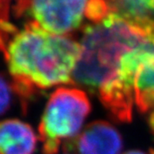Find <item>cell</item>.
<instances>
[{
    "instance_id": "obj_2",
    "label": "cell",
    "mask_w": 154,
    "mask_h": 154,
    "mask_svg": "<svg viewBox=\"0 0 154 154\" xmlns=\"http://www.w3.org/2000/svg\"><path fill=\"white\" fill-rule=\"evenodd\" d=\"M80 52V43L72 37L48 32L34 23L27 22L16 31L4 55L23 107L39 90L71 82Z\"/></svg>"
},
{
    "instance_id": "obj_6",
    "label": "cell",
    "mask_w": 154,
    "mask_h": 154,
    "mask_svg": "<svg viewBox=\"0 0 154 154\" xmlns=\"http://www.w3.org/2000/svg\"><path fill=\"white\" fill-rule=\"evenodd\" d=\"M37 136L27 123L18 119L0 121V154H33Z\"/></svg>"
},
{
    "instance_id": "obj_4",
    "label": "cell",
    "mask_w": 154,
    "mask_h": 154,
    "mask_svg": "<svg viewBox=\"0 0 154 154\" xmlns=\"http://www.w3.org/2000/svg\"><path fill=\"white\" fill-rule=\"evenodd\" d=\"M92 0H15L17 17H24L48 32L67 35L78 29L87 14Z\"/></svg>"
},
{
    "instance_id": "obj_1",
    "label": "cell",
    "mask_w": 154,
    "mask_h": 154,
    "mask_svg": "<svg viewBox=\"0 0 154 154\" xmlns=\"http://www.w3.org/2000/svg\"><path fill=\"white\" fill-rule=\"evenodd\" d=\"M154 34V20H129L109 14L86 26L72 82L94 91L115 121L130 122L133 105L119 87L122 60L129 50Z\"/></svg>"
},
{
    "instance_id": "obj_9",
    "label": "cell",
    "mask_w": 154,
    "mask_h": 154,
    "mask_svg": "<svg viewBox=\"0 0 154 154\" xmlns=\"http://www.w3.org/2000/svg\"><path fill=\"white\" fill-rule=\"evenodd\" d=\"M123 154H147L143 151H140V150H130V151H127Z\"/></svg>"
},
{
    "instance_id": "obj_3",
    "label": "cell",
    "mask_w": 154,
    "mask_h": 154,
    "mask_svg": "<svg viewBox=\"0 0 154 154\" xmlns=\"http://www.w3.org/2000/svg\"><path fill=\"white\" fill-rule=\"evenodd\" d=\"M90 110V101L81 89L60 87L52 92L38 127L43 154H57L75 138Z\"/></svg>"
},
{
    "instance_id": "obj_10",
    "label": "cell",
    "mask_w": 154,
    "mask_h": 154,
    "mask_svg": "<svg viewBox=\"0 0 154 154\" xmlns=\"http://www.w3.org/2000/svg\"><path fill=\"white\" fill-rule=\"evenodd\" d=\"M105 1H106V2H108V0H105Z\"/></svg>"
},
{
    "instance_id": "obj_5",
    "label": "cell",
    "mask_w": 154,
    "mask_h": 154,
    "mask_svg": "<svg viewBox=\"0 0 154 154\" xmlns=\"http://www.w3.org/2000/svg\"><path fill=\"white\" fill-rule=\"evenodd\" d=\"M63 147L78 154H120L123 139L112 124L96 120L86 125L75 138L65 143Z\"/></svg>"
},
{
    "instance_id": "obj_7",
    "label": "cell",
    "mask_w": 154,
    "mask_h": 154,
    "mask_svg": "<svg viewBox=\"0 0 154 154\" xmlns=\"http://www.w3.org/2000/svg\"><path fill=\"white\" fill-rule=\"evenodd\" d=\"M10 2L11 0H0V44L4 52L8 41L17 31L9 18Z\"/></svg>"
},
{
    "instance_id": "obj_8",
    "label": "cell",
    "mask_w": 154,
    "mask_h": 154,
    "mask_svg": "<svg viewBox=\"0 0 154 154\" xmlns=\"http://www.w3.org/2000/svg\"><path fill=\"white\" fill-rule=\"evenodd\" d=\"M13 85L10 84L2 75H0V115L9 109L13 96Z\"/></svg>"
}]
</instances>
